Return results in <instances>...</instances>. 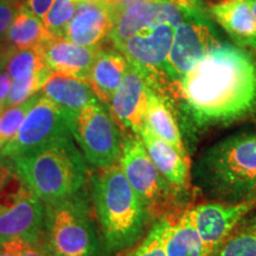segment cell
Returning <instances> with one entry per match:
<instances>
[{
	"label": "cell",
	"instance_id": "cell-19",
	"mask_svg": "<svg viewBox=\"0 0 256 256\" xmlns=\"http://www.w3.org/2000/svg\"><path fill=\"white\" fill-rule=\"evenodd\" d=\"M162 244L166 256H209L200 234L188 216L160 220Z\"/></svg>",
	"mask_w": 256,
	"mask_h": 256
},
{
	"label": "cell",
	"instance_id": "cell-41",
	"mask_svg": "<svg viewBox=\"0 0 256 256\" xmlns=\"http://www.w3.org/2000/svg\"><path fill=\"white\" fill-rule=\"evenodd\" d=\"M246 226H252V228H256V216L252 217V218L248 222V224H246Z\"/></svg>",
	"mask_w": 256,
	"mask_h": 256
},
{
	"label": "cell",
	"instance_id": "cell-34",
	"mask_svg": "<svg viewBox=\"0 0 256 256\" xmlns=\"http://www.w3.org/2000/svg\"><path fill=\"white\" fill-rule=\"evenodd\" d=\"M12 84V78L6 70L0 69V104L4 106L6 98H8L10 88ZM5 107V106H4Z\"/></svg>",
	"mask_w": 256,
	"mask_h": 256
},
{
	"label": "cell",
	"instance_id": "cell-22",
	"mask_svg": "<svg viewBox=\"0 0 256 256\" xmlns=\"http://www.w3.org/2000/svg\"><path fill=\"white\" fill-rule=\"evenodd\" d=\"M146 124L152 130V132L160 139L174 146L177 151L186 156L184 144L182 140V134L179 132L178 124L176 121L171 108L168 107L165 98L152 87L147 96Z\"/></svg>",
	"mask_w": 256,
	"mask_h": 256
},
{
	"label": "cell",
	"instance_id": "cell-18",
	"mask_svg": "<svg viewBox=\"0 0 256 256\" xmlns=\"http://www.w3.org/2000/svg\"><path fill=\"white\" fill-rule=\"evenodd\" d=\"M127 66L126 57L119 50L98 51L86 81L101 104H110L112 96L126 74Z\"/></svg>",
	"mask_w": 256,
	"mask_h": 256
},
{
	"label": "cell",
	"instance_id": "cell-40",
	"mask_svg": "<svg viewBox=\"0 0 256 256\" xmlns=\"http://www.w3.org/2000/svg\"><path fill=\"white\" fill-rule=\"evenodd\" d=\"M248 2L250 4L252 12H254V14L256 16V0H248Z\"/></svg>",
	"mask_w": 256,
	"mask_h": 256
},
{
	"label": "cell",
	"instance_id": "cell-35",
	"mask_svg": "<svg viewBox=\"0 0 256 256\" xmlns=\"http://www.w3.org/2000/svg\"><path fill=\"white\" fill-rule=\"evenodd\" d=\"M14 50V48L8 46L6 42H0V69L5 68V64Z\"/></svg>",
	"mask_w": 256,
	"mask_h": 256
},
{
	"label": "cell",
	"instance_id": "cell-28",
	"mask_svg": "<svg viewBox=\"0 0 256 256\" xmlns=\"http://www.w3.org/2000/svg\"><path fill=\"white\" fill-rule=\"evenodd\" d=\"M75 0H55L43 19L46 30L54 36L64 37L66 28L75 14Z\"/></svg>",
	"mask_w": 256,
	"mask_h": 256
},
{
	"label": "cell",
	"instance_id": "cell-15",
	"mask_svg": "<svg viewBox=\"0 0 256 256\" xmlns=\"http://www.w3.org/2000/svg\"><path fill=\"white\" fill-rule=\"evenodd\" d=\"M114 14L112 6L101 0H84L76 4L75 14L64 38L83 46H98L110 36Z\"/></svg>",
	"mask_w": 256,
	"mask_h": 256
},
{
	"label": "cell",
	"instance_id": "cell-3",
	"mask_svg": "<svg viewBox=\"0 0 256 256\" xmlns=\"http://www.w3.org/2000/svg\"><path fill=\"white\" fill-rule=\"evenodd\" d=\"M14 171L43 203L75 196L87 179L84 156L72 142V136L52 145L12 160Z\"/></svg>",
	"mask_w": 256,
	"mask_h": 256
},
{
	"label": "cell",
	"instance_id": "cell-6",
	"mask_svg": "<svg viewBox=\"0 0 256 256\" xmlns=\"http://www.w3.org/2000/svg\"><path fill=\"white\" fill-rule=\"evenodd\" d=\"M119 164L127 180L145 204L150 218H170L178 188L160 174L140 136L134 134L124 140Z\"/></svg>",
	"mask_w": 256,
	"mask_h": 256
},
{
	"label": "cell",
	"instance_id": "cell-23",
	"mask_svg": "<svg viewBox=\"0 0 256 256\" xmlns=\"http://www.w3.org/2000/svg\"><path fill=\"white\" fill-rule=\"evenodd\" d=\"M50 36L43 20L24 5L6 32L4 42L14 49H30L40 46Z\"/></svg>",
	"mask_w": 256,
	"mask_h": 256
},
{
	"label": "cell",
	"instance_id": "cell-21",
	"mask_svg": "<svg viewBox=\"0 0 256 256\" xmlns=\"http://www.w3.org/2000/svg\"><path fill=\"white\" fill-rule=\"evenodd\" d=\"M42 92L72 113L98 101L87 81L58 72H51L42 88Z\"/></svg>",
	"mask_w": 256,
	"mask_h": 256
},
{
	"label": "cell",
	"instance_id": "cell-12",
	"mask_svg": "<svg viewBox=\"0 0 256 256\" xmlns=\"http://www.w3.org/2000/svg\"><path fill=\"white\" fill-rule=\"evenodd\" d=\"M252 208V204L249 202L198 204L185 211V215L200 234L210 256L220 243L232 235V230Z\"/></svg>",
	"mask_w": 256,
	"mask_h": 256
},
{
	"label": "cell",
	"instance_id": "cell-32",
	"mask_svg": "<svg viewBox=\"0 0 256 256\" xmlns=\"http://www.w3.org/2000/svg\"><path fill=\"white\" fill-rule=\"evenodd\" d=\"M24 240L14 238L0 243V256H20Z\"/></svg>",
	"mask_w": 256,
	"mask_h": 256
},
{
	"label": "cell",
	"instance_id": "cell-38",
	"mask_svg": "<svg viewBox=\"0 0 256 256\" xmlns=\"http://www.w3.org/2000/svg\"><path fill=\"white\" fill-rule=\"evenodd\" d=\"M101 2H106V4L112 6V8H115V6L119 4L120 0H101Z\"/></svg>",
	"mask_w": 256,
	"mask_h": 256
},
{
	"label": "cell",
	"instance_id": "cell-17",
	"mask_svg": "<svg viewBox=\"0 0 256 256\" xmlns=\"http://www.w3.org/2000/svg\"><path fill=\"white\" fill-rule=\"evenodd\" d=\"M139 136L160 174L176 188H184L188 180V156L156 136L146 124Z\"/></svg>",
	"mask_w": 256,
	"mask_h": 256
},
{
	"label": "cell",
	"instance_id": "cell-5",
	"mask_svg": "<svg viewBox=\"0 0 256 256\" xmlns=\"http://www.w3.org/2000/svg\"><path fill=\"white\" fill-rule=\"evenodd\" d=\"M42 242L48 256H100L101 243L86 196L44 203Z\"/></svg>",
	"mask_w": 256,
	"mask_h": 256
},
{
	"label": "cell",
	"instance_id": "cell-16",
	"mask_svg": "<svg viewBox=\"0 0 256 256\" xmlns=\"http://www.w3.org/2000/svg\"><path fill=\"white\" fill-rule=\"evenodd\" d=\"M168 0H144L121 10L114 16L110 37L115 48L134 34L153 26L160 22L168 23Z\"/></svg>",
	"mask_w": 256,
	"mask_h": 256
},
{
	"label": "cell",
	"instance_id": "cell-39",
	"mask_svg": "<svg viewBox=\"0 0 256 256\" xmlns=\"http://www.w3.org/2000/svg\"><path fill=\"white\" fill-rule=\"evenodd\" d=\"M247 44H248V46H250L255 48V49H256V34L247 42Z\"/></svg>",
	"mask_w": 256,
	"mask_h": 256
},
{
	"label": "cell",
	"instance_id": "cell-4",
	"mask_svg": "<svg viewBox=\"0 0 256 256\" xmlns=\"http://www.w3.org/2000/svg\"><path fill=\"white\" fill-rule=\"evenodd\" d=\"M197 177L208 194L228 200L256 191V133L226 138L202 156Z\"/></svg>",
	"mask_w": 256,
	"mask_h": 256
},
{
	"label": "cell",
	"instance_id": "cell-43",
	"mask_svg": "<svg viewBox=\"0 0 256 256\" xmlns=\"http://www.w3.org/2000/svg\"><path fill=\"white\" fill-rule=\"evenodd\" d=\"M76 2V4H78V2H84V0H75Z\"/></svg>",
	"mask_w": 256,
	"mask_h": 256
},
{
	"label": "cell",
	"instance_id": "cell-1",
	"mask_svg": "<svg viewBox=\"0 0 256 256\" xmlns=\"http://www.w3.org/2000/svg\"><path fill=\"white\" fill-rule=\"evenodd\" d=\"M198 126L246 114L256 102V66L247 52L218 43L174 84Z\"/></svg>",
	"mask_w": 256,
	"mask_h": 256
},
{
	"label": "cell",
	"instance_id": "cell-13",
	"mask_svg": "<svg viewBox=\"0 0 256 256\" xmlns=\"http://www.w3.org/2000/svg\"><path fill=\"white\" fill-rule=\"evenodd\" d=\"M148 80L139 69L128 63L120 86L112 96L110 112L119 128L139 136L146 124Z\"/></svg>",
	"mask_w": 256,
	"mask_h": 256
},
{
	"label": "cell",
	"instance_id": "cell-9",
	"mask_svg": "<svg viewBox=\"0 0 256 256\" xmlns=\"http://www.w3.org/2000/svg\"><path fill=\"white\" fill-rule=\"evenodd\" d=\"M182 10L183 20L174 28V42L164 66L165 78L174 86L220 43L200 5Z\"/></svg>",
	"mask_w": 256,
	"mask_h": 256
},
{
	"label": "cell",
	"instance_id": "cell-10",
	"mask_svg": "<svg viewBox=\"0 0 256 256\" xmlns=\"http://www.w3.org/2000/svg\"><path fill=\"white\" fill-rule=\"evenodd\" d=\"M44 212L43 202L14 171L0 194V243L14 238L40 241Z\"/></svg>",
	"mask_w": 256,
	"mask_h": 256
},
{
	"label": "cell",
	"instance_id": "cell-27",
	"mask_svg": "<svg viewBox=\"0 0 256 256\" xmlns=\"http://www.w3.org/2000/svg\"><path fill=\"white\" fill-rule=\"evenodd\" d=\"M51 70L48 68L42 69L40 72L34 74L30 78L23 80H12L11 88H10L8 95L5 101V108L17 106L22 102L26 101L31 96L38 94L43 88L44 83L51 75Z\"/></svg>",
	"mask_w": 256,
	"mask_h": 256
},
{
	"label": "cell",
	"instance_id": "cell-2",
	"mask_svg": "<svg viewBox=\"0 0 256 256\" xmlns=\"http://www.w3.org/2000/svg\"><path fill=\"white\" fill-rule=\"evenodd\" d=\"M90 190L107 250L116 252L136 244L150 215L119 162L98 168L90 177Z\"/></svg>",
	"mask_w": 256,
	"mask_h": 256
},
{
	"label": "cell",
	"instance_id": "cell-7",
	"mask_svg": "<svg viewBox=\"0 0 256 256\" xmlns=\"http://www.w3.org/2000/svg\"><path fill=\"white\" fill-rule=\"evenodd\" d=\"M69 128L83 156L92 168H104L119 162L122 140L120 128L100 101L72 113Z\"/></svg>",
	"mask_w": 256,
	"mask_h": 256
},
{
	"label": "cell",
	"instance_id": "cell-29",
	"mask_svg": "<svg viewBox=\"0 0 256 256\" xmlns=\"http://www.w3.org/2000/svg\"><path fill=\"white\" fill-rule=\"evenodd\" d=\"M121 256H166L162 244V224L156 222L142 242Z\"/></svg>",
	"mask_w": 256,
	"mask_h": 256
},
{
	"label": "cell",
	"instance_id": "cell-33",
	"mask_svg": "<svg viewBox=\"0 0 256 256\" xmlns=\"http://www.w3.org/2000/svg\"><path fill=\"white\" fill-rule=\"evenodd\" d=\"M20 256H48L42 238L40 241H24Z\"/></svg>",
	"mask_w": 256,
	"mask_h": 256
},
{
	"label": "cell",
	"instance_id": "cell-25",
	"mask_svg": "<svg viewBox=\"0 0 256 256\" xmlns=\"http://www.w3.org/2000/svg\"><path fill=\"white\" fill-rule=\"evenodd\" d=\"M210 256H256V228L244 226L228 236Z\"/></svg>",
	"mask_w": 256,
	"mask_h": 256
},
{
	"label": "cell",
	"instance_id": "cell-36",
	"mask_svg": "<svg viewBox=\"0 0 256 256\" xmlns=\"http://www.w3.org/2000/svg\"><path fill=\"white\" fill-rule=\"evenodd\" d=\"M12 174H14V171L8 165H4L2 162H0V194H2V188H4L6 183H8V180Z\"/></svg>",
	"mask_w": 256,
	"mask_h": 256
},
{
	"label": "cell",
	"instance_id": "cell-42",
	"mask_svg": "<svg viewBox=\"0 0 256 256\" xmlns=\"http://www.w3.org/2000/svg\"><path fill=\"white\" fill-rule=\"evenodd\" d=\"M5 110V107H4V106H2V104H0V114L2 113V110Z\"/></svg>",
	"mask_w": 256,
	"mask_h": 256
},
{
	"label": "cell",
	"instance_id": "cell-8",
	"mask_svg": "<svg viewBox=\"0 0 256 256\" xmlns=\"http://www.w3.org/2000/svg\"><path fill=\"white\" fill-rule=\"evenodd\" d=\"M70 112L40 95L24 118L18 132L0 151V159L14 160L28 156L72 136Z\"/></svg>",
	"mask_w": 256,
	"mask_h": 256
},
{
	"label": "cell",
	"instance_id": "cell-31",
	"mask_svg": "<svg viewBox=\"0 0 256 256\" xmlns=\"http://www.w3.org/2000/svg\"><path fill=\"white\" fill-rule=\"evenodd\" d=\"M55 0H25V6L43 20Z\"/></svg>",
	"mask_w": 256,
	"mask_h": 256
},
{
	"label": "cell",
	"instance_id": "cell-30",
	"mask_svg": "<svg viewBox=\"0 0 256 256\" xmlns=\"http://www.w3.org/2000/svg\"><path fill=\"white\" fill-rule=\"evenodd\" d=\"M24 5L23 0H0V42H4L6 32Z\"/></svg>",
	"mask_w": 256,
	"mask_h": 256
},
{
	"label": "cell",
	"instance_id": "cell-20",
	"mask_svg": "<svg viewBox=\"0 0 256 256\" xmlns=\"http://www.w3.org/2000/svg\"><path fill=\"white\" fill-rule=\"evenodd\" d=\"M212 18L230 36L241 43L256 34V16L248 0H220L209 5Z\"/></svg>",
	"mask_w": 256,
	"mask_h": 256
},
{
	"label": "cell",
	"instance_id": "cell-14",
	"mask_svg": "<svg viewBox=\"0 0 256 256\" xmlns=\"http://www.w3.org/2000/svg\"><path fill=\"white\" fill-rule=\"evenodd\" d=\"M44 63L52 72L63 74L81 80L87 78L92 64L101 49L83 46L64 37L51 34L37 46Z\"/></svg>",
	"mask_w": 256,
	"mask_h": 256
},
{
	"label": "cell",
	"instance_id": "cell-11",
	"mask_svg": "<svg viewBox=\"0 0 256 256\" xmlns=\"http://www.w3.org/2000/svg\"><path fill=\"white\" fill-rule=\"evenodd\" d=\"M174 28L172 24L160 22L116 46L127 62L146 76L156 90L165 78L164 66L174 42Z\"/></svg>",
	"mask_w": 256,
	"mask_h": 256
},
{
	"label": "cell",
	"instance_id": "cell-26",
	"mask_svg": "<svg viewBox=\"0 0 256 256\" xmlns=\"http://www.w3.org/2000/svg\"><path fill=\"white\" fill-rule=\"evenodd\" d=\"M40 95L42 94L38 92V94L28 98L26 101L17 106L8 107L2 110V113L0 114V151L16 136L24 118L26 116L28 112L38 101Z\"/></svg>",
	"mask_w": 256,
	"mask_h": 256
},
{
	"label": "cell",
	"instance_id": "cell-24",
	"mask_svg": "<svg viewBox=\"0 0 256 256\" xmlns=\"http://www.w3.org/2000/svg\"><path fill=\"white\" fill-rule=\"evenodd\" d=\"M46 68L37 48L14 49L5 64V70L12 80H23Z\"/></svg>",
	"mask_w": 256,
	"mask_h": 256
},
{
	"label": "cell",
	"instance_id": "cell-37",
	"mask_svg": "<svg viewBox=\"0 0 256 256\" xmlns=\"http://www.w3.org/2000/svg\"><path fill=\"white\" fill-rule=\"evenodd\" d=\"M170 2H174V4L180 6V8H188V6H194L198 4L197 0H170Z\"/></svg>",
	"mask_w": 256,
	"mask_h": 256
}]
</instances>
